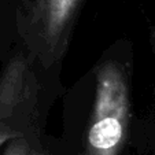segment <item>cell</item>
Here are the masks:
<instances>
[{
    "mask_svg": "<svg viewBox=\"0 0 155 155\" xmlns=\"http://www.w3.org/2000/svg\"><path fill=\"white\" fill-rule=\"evenodd\" d=\"M129 91L117 62L102 64L96 74L94 113L87 132L89 155H118L128 135Z\"/></svg>",
    "mask_w": 155,
    "mask_h": 155,
    "instance_id": "6da1fadb",
    "label": "cell"
},
{
    "mask_svg": "<svg viewBox=\"0 0 155 155\" xmlns=\"http://www.w3.org/2000/svg\"><path fill=\"white\" fill-rule=\"evenodd\" d=\"M82 0H30L28 41L45 66L64 54Z\"/></svg>",
    "mask_w": 155,
    "mask_h": 155,
    "instance_id": "7a4b0ae2",
    "label": "cell"
},
{
    "mask_svg": "<svg viewBox=\"0 0 155 155\" xmlns=\"http://www.w3.org/2000/svg\"><path fill=\"white\" fill-rule=\"evenodd\" d=\"M33 77L25 58L15 56L10 61L0 77V124L11 126L7 121L15 113H22L21 107L24 104L33 103L36 99Z\"/></svg>",
    "mask_w": 155,
    "mask_h": 155,
    "instance_id": "3957f363",
    "label": "cell"
},
{
    "mask_svg": "<svg viewBox=\"0 0 155 155\" xmlns=\"http://www.w3.org/2000/svg\"><path fill=\"white\" fill-rule=\"evenodd\" d=\"M33 146L25 137H18L10 141L3 155H32Z\"/></svg>",
    "mask_w": 155,
    "mask_h": 155,
    "instance_id": "277c9868",
    "label": "cell"
},
{
    "mask_svg": "<svg viewBox=\"0 0 155 155\" xmlns=\"http://www.w3.org/2000/svg\"><path fill=\"white\" fill-rule=\"evenodd\" d=\"M18 137H24L21 135L17 129H14L12 126L4 125V124H0V144L6 143V141H12Z\"/></svg>",
    "mask_w": 155,
    "mask_h": 155,
    "instance_id": "5b68a950",
    "label": "cell"
},
{
    "mask_svg": "<svg viewBox=\"0 0 155 155\" xmlns=\"http://www.w3.org/2000/svg\"><path fill=\"white\" fill-rule=\"evenodd\" d=\"M32 155H48V154L41 146H35L32 148Z\"/></svg>",
    "mask_w": 155,
    "mask_h": 155,
    "instance_id": "8992f818",
    "label": "cell"
},
{
    "mask_svg": "<svg viewBox=\"0 0 155 155\" xmlns=\"http://www.w3.org/2000/svg\"><path fill=\"white\" fill-rule=\"evenodd\" d=\"M154 37H155V33H154ZM154 45H155V38H154Z\"/></svg>",
    "mask_w": 155,
    "mask_h": 155,
    "instance_id": "52a82bcc",
    "label": "cell"
},
{
    "mask_svg": "<svg viewBox=\"0 0 155 155\" xmlns=\"http://www.w3.org/2000/svg\"><path fill=\"white\" fill-rule=\"evenodd\" d=\"M84 155H89V154H88V152H85V154H84Z\"/></svg>",
    "mask_w": 155,
    "mask_h": 155,
    "instance_id": "ba28073f",
    "label": "cell"
}]
</instances>
